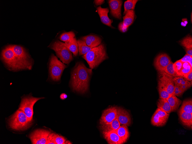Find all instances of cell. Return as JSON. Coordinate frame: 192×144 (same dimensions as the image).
Returning a JSON list of instances; mask_svg holds the SVG:
<instances>
[{"instance_id":"cell-1","label":"cell","mask_w":192,"mask_h":144,"mask_svg":"<svg viewBox=\"0 0 192 144\" xmlns=\"http://www.w3.org/2000/svg\"><path fill=\"white\" fill-rule=\"evenodd\" d=\"M92 73V69L87 68L83 62L76 63L71 73L70 82L73 90L81 93L86 92Z\"/></svg>"},{"instance_id":"cell-2","label":"cell","mask_w":192,"mask_h":144,"mask_svg":"<svg viewBox=\"0 0 192 144\" xmlns=\"http://www.w3.org/2000/svg\"><path fill=\"white\" fill-rule=\"evenodd\" d=\"M92 69L97 67L102 62L108 58L104 45L101 44L93 48L82 56Z\"/></svg>"},{"instance_id":"cell-3","label":"cell","mask_w":192,"mask_h":144,"mask_svg":"<svg viewBox=\"0 0 192 144\" xmlns=\"http://www.w3.org/2000/svg\"><path fill=\"white\" fill-rule=\"evenodd\" d=\"M16 60L18 70L23 69L31 70L32 62L29 54L22 47L17 45H12Z\"/></svg>"},{"instance_id":"cell-4","label":"cell","mask_w":192,"mask_h":144,"mask_svg":"<svg viewBox=\"0 0 192 144\" xmlns=\"http://www.w3.org/2000/svg\"><path fill=\"white\" fill-rule=\"evenodd\" d=\"M8 123L12 129L23 131L29 128L32 124V121L29 120L23 111L19 109L9 119Z\"/></svg>"},{"instance_id":"cell-5","label":"cell","mask_w":192,"mask_h":144,"mask_svg":"<svg viewBox=\"0 0 192 144\" xmlns=\"http://www.w3.org/2000/svg\"><path fill=\"white\" fill-rule=\"evenodd\" d=\"M49 47L55 52L57 56L63 63L68 64L73 60L72 53L67 47L65 43L56 40Z\"/></svg>"},{"instance_id":"cell-6","label":"cell","mask_w":192,"mask_h":144,"mask_svg":"<svg viewBox=\"0 0 192 144\" xmlns=\"http://www.w3.org/2000/svg\"><path fill=\"white\" fill-rule=\"evenodd\" d=\"M67 66L58 60L54 54H51L49 60V71L50 78L54 81H59L62 73Z\"/></svg>"},{"instance_id":"cell-7","label":"cell","mask_w":192,"mask_h":144,"mask_svg":"<svg viewBox=\"0 0 192 144\" xmlns=\"http://www.w3.org/2000/svg\"><path fill=\"white\" fill-rule=\"evenodd\" d=\"M44 97H35L31 95H28L22 98L19 109L22 110L31 121H32L33 114V107L38 100Z\"/></svg>"},{"instance_id":"cell-8","label":"cell","mask_w":192,"mask_h":144,"mask_svg":"<svg viewBox=\"0 0 192 144\" xmlns=\"http://www.w3.org/2000/svg\"><path fill=\"white\" fill-rule=\"evenodd\" d=\"M1 58L9 70H18L15 55L11 45L7 46L3 49Z\"/></svg>"},{"instance_id":"cell-9","label":"cell","mask_w":192,"mask_h":144,"mask_svg":"<svg viewBox=\"0 0 192 144\" xmlns=\"http://www.w3.org/2000/svg\"><path fill=\"white\" fill-rule=\"evenodd\" d=\"M51 133L49 130L39 129L32 133L29 137L32 144H46Z\"/></svg>"},{"instance_id":"cell-10","label":"cell","mask_w":192,"mask_h":144,"mask_svg":"<svg viewBox=\"0 0 192 144\" xmlns=\"http://www.w3.org/2000/svg\"><path fill=\"white\" fill-rule=\"evenodd\" d=\"M158 72V80L164 86L168 93L171 96L174 95V77L163 71Z\"/></svg>"},{"instance_id":"cell-11","label":"cell","mask_w":192,"mask_h":144,"mask_svg":"<svg viewBox=\"0 0 192 144\" xmlns=\"http://www.w3.org/2000/svg\"><path fill=\"white\" fill-rule=\"evenodd\" d=\"M169 115V114L158 107L151 118V123L157 127L163 126L166 123Z\"/></svg>"},{"instance_id":"cell-12","label":"cell","mask_w":192,"mask_h":144,"mask_svg":"<svg viewBox=\"0 0 192 144\" xmlns=\"http://www.w3.org/2000/svg\"><path fill=\"white\" fill-rule=\"evenodd\" d=\"M117 108L111 106L104 110L99 120L100 124L109 123L115 119L117 117Z\"/></svg>"},{"instance_id":"cell-13","label":"cell","mask_w":192,"mask_h":144,"mask_svg":"<svg viewBox=\"0 0 192 144\" xmlns=\"http://www.w3.org/2000/svg\"><path fill=\"white\" fill-rule=\"evenodd\" d=\"M171 61L169 56L166 53H161L155 58L154 65L158 71H163Z\"/></svg>"},{"instance_id":"cell-14","label":"cell","mask_w":192,"mask_h":144,"mask_svg":"<svg viewBox=\"0 0 192 144\" xmlns=\"http://www.w3.org/2000/svg\"><path fill=\"white\" fill-rule=\"evenodd\" d=\"M123 17V21L118 25L119 30L121 32H126L129 26L133 23L135 18V11L133 10L128 11Z\"/></svg>"},{"instance_id":"cell-15","label":"cell","mask_w":192,"mask_h":144,"mask_svg":"<svg viewBox=\"0 0 192 144\" xmlns=\"http://www.w3.org/2000/svg\"><path fill=\"white\" fill-rule=\"evenodd\" d=\"M116 118L120 125L129 126L131 124V119L129 112L120 107H118Z\"/></svg>"},{"instance_id":"cell-16","label":"cell","mask_w":192,"mask_h":144,"mask_svg":"<svg viewBox=\"0 0 192 144\" xmlns=\"http://www.w3.org/2000/svg\"><path fill=\"white\" fill-rule=\"evenodd\" d=\"M111 14L115 18L121 19V8L122 3V0H110L108 1Z\"/></svg>"},{"instance_id":"cell-17","label":"cell","mask_w":192,"mask_h":144,"mask_svg":"<svg viewBox=\"0 0 192 144\" xmlns=\"http://www.w3.org/2000/svg\"><path fill=\"white\" fill-rule=\"evenodd\" d=\"M104 138L109 144H123L124 143L114 131L101 132Z\"/></svg>"},{"instance_id":"cell-18","label":"cell","mask_w":192,"mask_h":144,"mask_svg":"<svg viewBox=\"0 0 192 144\" xmlns=\"http://www.w3.org/2000/svg\"><path fill=\"white\" fill-rule=\"evenodd\" d=\"M84 40L89 47L93 48L98 46L101 43L102 39L99 36L94 34H89L84 36L81 39Z\"/></svg>"},{"instance_id":"cell-19","label":"cell","mask_w":192,"mask_h":144,"mask_svg":"<svg viewBox=\"0 0 192 144\" xmlns=\"http://www.w3.org/2000/svg\"><path fill=\"white\" fill-rule=\"evenodd\" d=\"M97 11L101 22L104 24L112 28L111 24L112 21L109 18L108 16V13L109 12L108 7L102 8L100 6L97 8Z\"/></svg>"},{"instance_id":"cell-20","label":"cell","mask_w":192,"mask_h":144,"mask_svg":"<svg viewBox=\"0 0 192 144\" xmlns=\"http://www.w3.org/2000/svg\"><path fill=\"white\" fill-rule=\"evenodd\" d=\"M179 119L183 125L192 129V114L182 111H178Z\"/></svg>"},{"instance_id":"cell-21","label":"cell","mask_w":192,"mask_h":144,"mask_svg":"<svg viewBox=\"0 0 192 144\" xmlns=\"http://www.w3.org/2000/svg\"><path fill=\"white\" fill-rule=\"evenodd\" d=\"M116 118L112 122L107 124H100L99 127L101 132H110L117 130L120 126Z\"/></svg>"},{"instance_id":"cell-22","label":"cell","mask_w":192,"mask_h":144,"mask_svg":"<svg viewBox=\"0 0 192 144\" xmlns=\"http://www.w3.org/2000/svg\"><path fill=\"white\" fill-rule=\"evenodd\" d=\"M115 131L124 143L126 142L130 135L128 126L124 125H121L117 130H115Z\"/></svg>"},{"instance_id":"cell-23","label":"cell","mask_w":192,"mask_h":144,"mask_svg":"<svg viewBox=\"0 0 192 144\" xmlns=\"http://www.w3.org/2000/svg\"><path fill=\"white\" fill-rule=\"evenodd\" d=\"M171 108L172 112L176 111L182 103V101L176 96L172 95L166 99Z\"/></svg>"},{"instance_id":"cell-24","label":"cell","mask_w":192,"mask_h":144,"mask_svg":"<svg viewBox=\"0 0 192 144\" xmlns=\"http://www.w3.org/2000/svg\"><path fill=\"white\" fill-rule=\"evenodd\" d=\"M65 43L67 47L73 54V55L76 56L78 51V45L76 38L74 37L68 42Z\"/></svg>"},{"instance_id":"cell-25","label":"cell","mask_w":192,"mask_h":144,"mask_svg":"<svg viewBox=\"0 0 192 144\" xmlns=\"http://www.w3.org/2000/svg\"><path fill=\"white\" fill-rule=\"evenodd\" d=\"M78 45V54L79 55H84L93 48L88 46L85 41L81 39L77 40Z\"/></svg>"},{"instance_id":"cell-26","label":"cell","mask_w":192,"mask_h":144,"mask_svg":"<svg viewBox=\"0 0 192 144\" xmlns=\"http://www.w3.org/2000/svg\"><path fill=\"white\" fill-rule=\"evenodd\" d=\"M158 107L160 110L170 114L171 111V107L166 99L160 98L157 102Z\"/></svg>"},{"instance_id":"cell-27","label":"cell","mask_w":192,"mask_h":144,"mask_svg":"<svg viewBox=\"0 0 192 144\" xmlns=\"http://www.w3.org/2000/svg\"><path fill=\"white\" fill-rule=\"evenodd\" d=\"M179 111H182L192 114V99H188L184 100Z\"/></svg>"},{"instance_id":"cell-28","label":"cell","mask_w":192,"mask_h":144,"mask_svg":"<svg viewBox=\"0 0 192 144\" xmlns=\"http://www.w3.org/2000/svg\"><path fill=\"white\" fill-rule=\"evenodd\" d=\"M50 135L55 144H72L63 137L54 133H51Z\"/></svg>"},{"instance_id":"cell-29","label":"cell","mask_w":192,"mask_h":144,"mask_svg":"<svg viewBox=\"0 0 192 144\" xmlns=\"http://www.w3.org/2000/svg\"><path fill=\"white\" fill-rule=\"evenodd\" d=\"M158 90L160 98L166 99L171 96L167 91L166 89L162 84L158 80Z\"/></svg>"},{"instance_id":"cell-30","label":"cell","mask_w":192,"mask_h":144,"mask_svg":"<svg viewBox=\"0 0 192 144\" xmlns=\"http://www.w3.org/2000/svg\"><path fill=\"white\" fill-rule=\"evenodd\" d=\"M74 32L72 31L64 32L61 34L59 39L62 41L67 43L75 37Z\"/></svg>"},{"instance_id":"cell-31","label":"cell","mask_w":192,"mask_h":144,"mask_svg":"<svg viewBox=\"0 0 192 144\" xmlns=\"http://www.w3.org/2000/svg\"><path fill=\"white\" fill-rule=\"evenodd\" d=\"M192 71V66L187 62H183L182 68L180 71L179 76H183Z\"/></svg>"},{"instance_id":"cell-32","label":"cell","mask_w":192,"mask_h":144,"mask_svg":"<svg viewBox=\"0 0 192 144\" xmlns=\"http://www.w3.org/2000/svg\"><path fill=\"white\" fill-rule=\"evenodd\" d=\"M138 1L137 0H128L125 1L124 5V11L123 14L125 15L129 10H134Z\"/></svg>"},{"instance_id":"cell-33","label":"cell","mask_w":192,"mask_h":144,"mask_svg":"<svg viewBox=\"0 0 192 144\" xmlns=\"http://www.w3.org/2000/svg\"><path fill=\"white\" fill-rule=\"evenodd\" d=\"M181 45L185 48V49H192V38L190 35L187 36L181 41Z\"/></svg>"},{"instance_id":"cell-34","label":"cell","mask_w":192,"mask_h":144,"mask_svg":"<svg viewBox=\"0 0 192 144\" xmlns=\"http://www.w3.org/2000/svg\"><path fill=\"white\" fill-rule=\"evenodd\" d=\"M173 64L174 63L171 61L163 71L174 77H179L174 70Z\"/></svg>"},{"instance_id":"cell-35","label":"cell","mask_w":192,"mask_h":144,"mask_svg":"<svg viewBox=\"0 0 192 144\" xmlns=\"http://www.w3.org/2000/svg\"><path fill=\"white\" fill-rule=\"evenodd\" d=\"M183 62L178 60L174 63V70L179 77V73L182 68Z\"/></svg>"},{"instance_id":"cell-36","label":"cell","mask_w":192,"mask_h":144,"mask_svg":"<svg viewBox=\"0 0 192 144\" xmlns=\"http://www.w3.org/2000/svg\"><path fill=\"white\" fill-rule=\"evenodd\" d=\"M179 60L183 62H188L192 66V56L186 54Z\"/></svg>"},{"instance_id":"cell-37","label":"cell","mask_w":192,"mask_h":144,"mask_svg":"<svg viewBox=\"0 0 192 144\" xmlns=\"http://www.w3.org/2000/svg\"><path fill=\"white\" fill-rule=\"evenodd\" d=\"M185 79L183 77H174L173 80L174 85H179L181 84L182 81Z\"/></svg>"},{"instance_id":"cell-38","label":"cell","mask_w":192,"mask_h":144,"mask_svg":"<svg viewBox=\"0 0 192 144\" xmlns=\"http://www.w3.org/2000/svg\"><path fill=\"white\" fill-rule=\"evenodd\" d=\"M183 78L185 80L189 81H191L192 80V71L184 76Z\"/></svg>"},{"instance_id":"cell-39","label":"cell","mask_w":192,"mask_h":144,"mask_svg":"<svg viewBox=\"0 0 192 144\" xmlns=\"http://www.w3.org/2000/svg\"><path fill=\"white\" fill-rule=\"evenodd\" d=\"M192 80L189 81L186 80H184L181 82V85H186L192 86Z\"/></svg>"},{"instance_id":"cell-40","label":"cell","mask_w":192,"mask_h":144,"mask_svg":"<svg viewBox=\"0 0 192 144\" xmlns=\"http://www.w3.org/2000/svg\"><path fill=\"white\" fill-rule=\"evenodd\" d=\"M104 2L103 0H95L94 1V3L96 6L100 5L103 4Z\"/></svg>"},{"instance_id":"cell-41","label":"cell","mask_w":192,"mask_h":144,"mask_svg":"<svg viewBox=\"0 0 192 144\" xmlns=\"http://www.w3.org/2000/svg\"><path fill=\"white\" fill-rule=\"evenodd\" d=\"M191 87V86L190 85H181V89L185 92Z\"/></svg>"},{"instance_id":"cell-42","label":"cell","mask_w":192,"mask_h":144,"mask_svg":"<svg viewBox=\"0 0 192 144\" xmlns=\"http://www.w3.org/2000/svg\"><path fill=\"white\" fill-rule=\"evenodd\" d=\"M186 51L187 54L192 56V49H186Z\"/></svg>"},{"instance_id":"cell-43","label":"cell","mask_w":192,"mask_h":144,"mask_svg":"<svg viewBox=\"0 0 192 144\" xmlns=\"http://www.w3.org/2000/svg\"><path fill=\"white\" fill-rule=\"evenodd\" d=\"M67 96L66 94L64 93H62L61 94L60 96V98L61 99L64 100L67 98Z\"/></svg>"},{"instance_id":"cell-44","label":"cell","mask_w":192,"mask_h":144,"mask_svg":"<svg viewBox=\"0 0 192 144\" xmlns=\"http://www.w3.org/2000/svg\"><path fill=\"white\" fill-rule=\"evenodd\" d=\"M179 92L180 96H181L184 92V91L183 90H182L181 88L179 90Z\"/></svg>"}]
</instances>
